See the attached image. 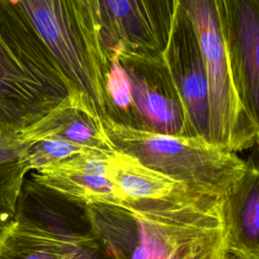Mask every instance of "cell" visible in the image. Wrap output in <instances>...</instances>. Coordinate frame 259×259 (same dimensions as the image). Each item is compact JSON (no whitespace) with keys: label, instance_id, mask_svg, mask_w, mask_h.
<instances>
[{"label":"cell","instance_id":"cell-6","mask_svg":"<svg viewBox=\"0 0 259 259\" xmlns=\"http://www.w3.org/2000/svg\"><path fill=\"white\" fill-rule=\"evenodd\" d=\"M109 64L164 60L176 0H81Z\"/></svg>","mask_w":259,"mask_h":259},{"label":"cell","instance_id":"cell-12","mask_svg":"<svg viewBox=\"0 0 259 259\" xmlns=\"http://www.w3.org/2000/svg\"><path fill=\"white\" fill-rule=\"evenodd\" d=\"M45 138V117L25 127L0 130V236L17 215L23 178L30 170L28 148Z\"/></svg>","mask_w":259,"mask_h":259},{"label":"cell","instance_id":"cell-16","mask_svg":"<svg viewBox=\"0 0 259 259\" xmlns=\"http://www.w3.org/2000/svg\"><path fill=\"white\" fill-rule=\"evenodd\" d=\"M102 250L100 242L91 231L87 234H71L62 259H102Z\"/></svg>","mask_w":259,"mask_h":259},{"label":"cell","instance_id":"cell-13","mask_svg":"<svg viewBox=\"0 0 259 259\" xmlns=\"http://www.w3.org/2000/svg\"><path fill=\"white\" fill-rule=\"evenodd\" d=\"M108 178L115 186L123 208L132 210H138L150 202L166 199L187 188L117 151L109 157Z\"/></svg>","mask_w":259,"mask_h":259},{"label":"cell","instance_id":"cell-3","mask_svg":"<svg viewBox=\"0 0 259 259\" xmlns=\"http://www.w3.org/2000/svg\"><path fill=\"white\" fill-rule=\"evenodd\" d=\"M29 22L78 94L102 119L109 117V64L81 0H5Z\"/></svg>","mask_w":259,"mask_h":259},{"label":"cell","instance_id":"cell-2","mask_svg":"<svg viewBox=\"0 0 259 259\" xmlns=\"http://www.w3.org/2000/svg\"><path fill=\"white\" fill-rule=\"evenodd\" d=\"M75 94L29 22L0 0V130L31 125Z\"/></svg>","mask_w":259,"mask_h":259},{"label":"cell","instance_id":"cell-4","mask_svg":"<svg viewBox=\"0 0 259 259\" xmlns=\"http://www.w3.org/2000/svg\"><path fill=\"white\" fill-rule=\"evenodd\" d=\"M102 127L115 151L193 191L223 196L246 167L236 153L200 139L156 134L110 117Z\"/></svg>","mask_w":259,"mask_h":259},{"label":"cell","instance_id":"cell-8","mask_svg":"<svg viewBox=\"0 0 259 259\" xmlns=\"http://www.w3.org/2000/svg\"><path fill=\"white\" fill-rule=\"evenodd\" d=\"M232 81L242 113L259 143V0H223Z\"/></svg>","mask_w":259,"mask_h":259},{"label":"cell","instance_id":"cell-7","mask_svg":"<svg viewBox=\"0 0 259 259\" xmlns=\"http://www.w3.org/2000/svg\"><path fill=\"white\" fill-rule=\"evenodd\" d=\"M131 83L130 126L168 136L194 138L165 60L120 63Z\"/></svg>","mask_w":259,"mask_h":259},{"label":"cell","instance_id":"cell-18","mask_svg":"<svg viewBox=\"0 0 259 259\" xmlns=\"http://www.w3.org/2000/svg\"><path fill=\"white\" fill-rule=\"evenodd\" d=\"M256 146L258 147V159H257V162H256V163H254V164H255L257 167H259V143H258Z\"/></svg>","mask_w":259,"mask_h":259},{"label":"cell","instance_id":"cell-1","mask_svg":"<svg viewBox=\"0 0 259 259\" xmlns=\"http://www.w3.org/2000/svg\"><path fill=\"white\" fill-rule=\"evenodd\" d=\"M84 207L91 232L111 259H173L224 233L222 196L188 188L138 211Z\"/></svg>","mask_w":259,"mask_h":259},{"label":"cell","instance_id":"cell-17","mask_svg":"<svg viewBox=\"0 0 259 259\" xmlns=\"http://www.w3.org/2000/svg\"><path fill=\"white\" fill-rule=\"evenodd\" d=\"M226 259H239L238 257H236L235 255L231 254V253H228V255L226 256Z\"/></svg>","mask_w":259,"mask_h":259},{"label":"cell","instance_id":"cell-14","mask_svg":"<svg viewBox=\"0 0 259 259\" xmlns=\"http://www.w3.org/2000/svg\"><path fill=\"white\" fill-rule=\"evenodd\" d=\"M70 236L17 214L0 236V259H62Z\"/></svg>","mask_w":259,"mask_h":259},{"label":"cell","instance_id":"cell-5","mask_svg":"<svg viewBox=\"0 0 259 259\" xmlns=\"http://www.w3.org/2000/svg\"><path fill=\"white\" fill-rule=\"evenodd\" d=\"M190 19L206 67L210 89V143L230 152L257 145L237 99L224 27L223 0H176Z\"/></svg>","mask_w":259,"mask_h":259},{"label":"cell","instance_id":"cell-11","mask_svg":"<svg viewBox=\"0 0 259 259\" xmlns=\"http://www.w3.org/2000/svg\"><path fill=\"white\" fill-rule=\"evenodd\" d=\"M225 245L239 259H259V167H246L222 196Z\"/></svg>","mask_w":259,"mask_h":259},{"label":"cell","instance_id":"cell-15","mask_svg":"<svg viewBox=\"0 0 259 259\" xmlns=\"http://www.w3.org/2000/svg\"><path fill=\"white\" fill-rule=\"evenodd\" d=\"M93 153L107 152L91 149L59 137H50L30 145L27 151V161L30 170L37 171L69 160L75 156Z\"/></svg>","mask_w":259,"mask_h":259},{"label":"cell","instance_id":"cell-10","mask_svg":"<svg viewBox=\"0 0 259 259\" xmlns=\"http://www.w3.org/2000/svg\"><path fill=\"white\" fill-rule=\"evenodd\" d=\"M112 153L75 156L37 170L34 180L39 185L84 206L105 204L123 207L115 186L108 178V160Z\"/></svg>","mask_w":259,"mask_h":259},{"label":"cell","instance_id":"cell-9","mask_svg":"<svg viewBox=\"0 0 259 259\" xmlns=\"http://www.w3.org/2000/svg\"><path fill=\"white\" fill-rule=\"evenodd\" d=\"M164 60L184 105L194 138L210 143V89L193 25L176 4Z\"/></svg>","mask_w":259,"mask_h":259}]
</instances>
